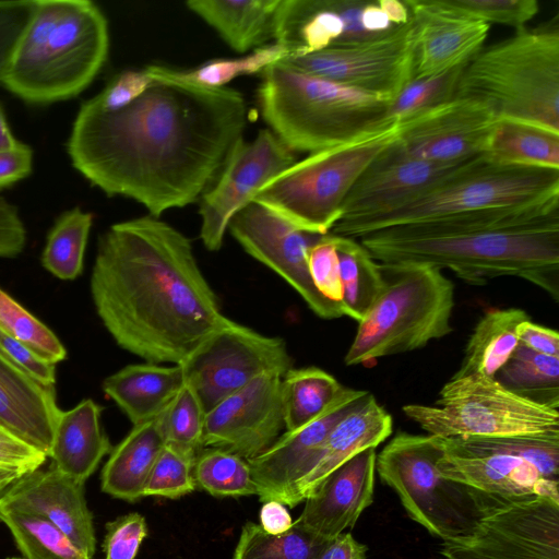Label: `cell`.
<instances>
[{
    "mask_svg": "<svg viewBox=\"0 0 559 559\" xmlns=\"http://www.w3.org/2000/svg\"><path fill=\"white\" fill-rule=\"evenodd\" d=\"M246 121V100L236 90L154 79L122 109L83 103L67 148L72 166L93 186L159 217L201 199Z\"/></svg>",
    "mask_w": 559,
    "mask_h": 559,
    "instance_id": "6da1fadb",
    "label": "cell"
},
{
    "mask_svg": "<svg viewBox=\"0 0 559 559\" xmlns=\"http://www.w3.org/2000/svg\"><path fill=\"white\" fill-rule=\"evenodd\" d=\"M91 295L117 345L148 364H180L226 319L191 240L152 215L99 237Z\"/></svg>",
    "mask_w": 559,
    "mask_h": 559,
    "instance_id": "7a4b0ae2",
    "label": "cell"
},
{
    "mask_svg": "<svg viewBox=\"0 0 559 559\" xmlns=\"http://www.w3.org/2000/svg\"><path fill=\"white\" fill-rule=\"evenodd\" d=\"M432 235L396 239L373 231L359 239L380 263H426L448 269L471 285L520 277L559 301V206L466 212L437 221Z\"/></svg>",
    "mask_w": 559,
    "mask_h": 559,
    "instance_id": "3957f363",
    "label": "cell"
},
{
    "mask_svg": "<svg viewBox=\"0 0 559 559\" xmlns=\"http://www.w3.org/2000/svg\"><path fill=\"white\" fill-rule=\"evenodd\" d=\"M108 22L90 0H35L1 84L31 104H50L84 91L104 66Z\"/></svg>",
    "mask_w": 559,
    "mask_h": 559,
    "instance_id": "277c9868",
    "label": "cell"
},
{
    "mask_svg": "<svg viewBox=\"0 0 559 559\" xmlns=\"http://www.w3.org/2000/svg\"><path fill=\"white\" fill-rule=\"evenodd\" d=\"M261 78V115L294 153L329 150L392 126L385 123L390 100L306 73L284 60L264 69Z\"/></svg>",
    "mask_w": 559,
    "mask_h": 559,
    "instance_id": "5b68a950",
    "label": "cell"
},
{
    "mask_svg": "<svg viewBox=\"0 0 559 559\" xmlns=\"http://www.w3.org/2000/svg\"><path fill=\"white\" fill-rule=\"evenodd\" d=\"M455 96L485 104L498 119L559 132L558 16L478 50L463 66Z\"/></svg>",
    "mask_w": 559,
    "mask_h": 559,
    "instance_id": "8992f818",
    "label": "cell"
},
{
    "mask_svg": "<svg viewBox=\"0 0 559 559\" xmlns=\"http://www.w3.org/2000/svg\"><path fill=\"white\" fill-rule=\"evenodd\" d=\"M384 287L360 321L346 352V366L405 354L449 335L454 285L426 263H380Z\"/></svg>",
    "mask_w": 559,
    "mask_h": 559,
    "instance_id": "52a82bcc",
    "label": "cell"
},
{
    "mask_svg": "<svg viewBox=\"0 0 559 559\" xmlns=\"http://www.w3.org/2000/svg\"><path fill=\"white\" fill-rule=\"evenodd\" d=\"M559 200V169L497 163L485 155L455 167L435 187L388 214L338 222L331 234L350 238L391 226L495 207Z\"/></svg>",
    "mask_w": 559,
    "mask_h": 559,
    "instance_id": "ba28073f",
    "label": "cell"
},
{
    "mask_svg": "<svg viewBox=\"0 0 559 559\" xmlns=\"http://www.w3.org/2000/svg\"><path fill=\"white\" fill-rule=\"evenodd\" d=\"M439 438L397 432L376 457L383 483L409 516L443 542L468 535L496 507L511 501L444 477L437 467Z\"/></svg>",
    "mask_w": 559,
    "mask_h": 559,
    "instance_id": "9c48e42d",
    "label": "cell"
},
{
    "mask_svg": "<svg viewBox=\"0 0 559 559\" xmlns=\"http://www.w3.org/2000/svg\"><path fill=\"white\" fill-rule=\"evenodd\" d=\"M399 123L353 142L309 154L267 181L252 198L306 231L326 235L369 163L399 133Z\"/></svg>",
    "mask_w": 559,
    "mask_h": 559,
    "instance_id": "30bf717a",
    "label": "cell"
},
{
    "mask_svg": "<svg viewBox=\"0 0 559 559\" xmlns=\"http://www.w3.org/2000/svg\"><path fill=\"white\" fill-rule=\"evenodd\" d=\"M402 411L441 438L559 435L558 407L519 395L481 374L450 379L435 405L406 404Z\"/></svg>",
    "mask_w": 559,
    "mask_h": 559,
    "instance_id": "8fae6325",
    "label": "cell"
},
{
    "mask_svg": "<svg viewBox=\"0 0 559 559\" xmlns=\"http://www.w3.org/2000/svg\"><path fill=\"white\" fill-rule=\"evenodd\" d=\"M439 438V472L488 495L559 501V435Z\"/></svg>",
    "mask_w": 559,
    "mask_h": 559,
    "instance_id": "7c38bea8",
    "label": "cell"
},
{
    "mask_svg": "<svg viewBox=\"0 0 559 559\" xmlns=\"http://www.w3.org/2000/svg\"><path fill=\"white\" fill-rule=\"evenodd\" d=\"M185 383L205 413L261 374L283 378L294 359L281 337L260 334L228 318L180 364Z\"/></svg>",
    "mask_w": 559,
    "mask_h": 559,
    "instance_id": "4fadbf2b",
    "label": "cell"
},
{
    "mask_svg": "<svg viewBox=\"0 0 559 559\" xmlns=\"http://www.w3.org/2000/svg\"><path fill=\"white\" fill-rule=\"evenodd\" d=\"M441 559H559V501L532 496L489 511L466 536L443 542Z\"/></svg>",
    "mask_w": 559,
    "mask_h": 559,
    "instance_id": "5bb4252c",
    "label": "cell"
},
{
    "mask_svg": "<svg viewBox=\"0 0 559 559\" xmlns=\"http://www.w3.org/2000/svg\"><path fill=\"white\" fill-rule=\"evenodd\" d=\"M316 76L391 103L413 80L414 34L409 21L377 37L284 59Z\"/></svg>",
    "mask_w": 559,
    "mask_h": 559,
    "instance_id": "9a60e30c",
    "label": "cell"
},
{
    "mask_svg": "<svg viewBox=\"0 0 559 559\" xmlns=\"http://www.w3.org/2000/svg\"><path fill=\"white\" fill-rule=\"evenodd\" d=\"M228 229L248 254L285 280L316 316L324 320L345 316L341 304L320 294L310 276L308 253L323 235L300 229L254 201L233 216Z\"/></svg>",
    "mask_w": 559,
    "mask_h": 559,
    "instance_id": "2e32d148",
    "label": "cell"
},
{
    "mask_svg": "<svg viewBox=\"0 0 559 559\" xmlns=\"http://www.w3.org/2000/svg\"><path fill=\"white\" fill-rule=\"evenodd\" d=\"M297 162L270 129L259 131L254 140L240 136L230 148L215 183L201 197L200 238L210 251L221 249L233 216L249 203L272 178Z\"/></svg>",
    "mask_w": 559,
    "mask_h": 559,
    "instance_id": "e0dca14e",
    "label": "cell"
},
{
    "mask_svg": "<svg viewBox=\"0 0 559 559\" xmlns=\"http://www.w3.org/2000/svg\"><path fill=\"white\" fill-rule=\"evenodd\" d=\"M368 394L365 390L343 386L319 416L299 428L286 430L267 450L248 460L260 500L290 506L297 484L317 464L332 429Z\"/></svg>",
    "mask_w": 559,
    "mask_h": 559,
    "instance_id": "ac0fdd59",
    "label": "cell"
},
{
    "mask_svg": "<svg viewBox=\"0 0 559 559\" xmlns=\"http://www.w3.org/2000/svg\"><path fill=\"white\" fill-rule=\"evenodd\" d=\"M282 378L264 373L205 414L203 447L250 460L267 450L285 428Z\"/></svg>",
    "mask_w": 559,
    "mask_h": 559,
    "instance_id": "d6986e66",
    "label": "cell"
},
{
    "mask_svg": "<svg viewBox=\"0 0 559 559\" xmlns=\"http://www.w3.org/2000/svg\"><path fill=\"white\" fill-rule=\"evenodd\" d=\"M497 121L485 104L455 96L399 122L396 140L417 158L457 165L485 153Z\"/></svg>",
    "mask_w": 559,
    "mask_h": 559,
    "instance_id": "ffe728a7",
    "label": "cell"
},
{
    "mask_svg": "<svg viewBox=\"0 0 559 559\" xmlns=\"http://www.w3.org/2000/svg\"><path fill=\"white\" fill-rule=\"evenodd\" d=\"M396 138L356 179L344 200L338 222L372 218L401 209L461 165L435 164L417 158L408 154Z\"/></svg>",
    "mask_w": 559,
    "mask_h": 559,
    "instance_id": "44dd1931",
    "label": "cell"
},
{
    "mask_svg": "<svg viewBox=\"0 0 559 559\" xmlns=\"http://www.w3.org/2000/svg\"><path fill=\"white\" fill-rule=\"evenodd\" d=\"M413 24V80L464 66L488 36L490 25L448 7L443 0H405Z\"/></svg>",
    "mask_w": 559,
    "mask_h": 559,
    "instance_id": "7402d4cb",
    "label": "cell"
},
{
    "mask_svg": "<svg viewBox=\"0 0 559 559\" xmlns=\"http://www.w3.org/2000/svg\"><path fill=\"white\" fill-rule=\"evenodd\" d=\"M0 508L40 516L93 558L96 537L93 516L84 495V484L61 473L53 465L26 474Z\"/></svg>",
    "mask_w": 559,
    "mask_h": 559,
    "instance_id": "603a6c76",
    "label": "cell"
},
{
    "mask_svg": "<svg viewBox=\"0 0 559 559\" xmlns=\"http://www.w3.org/2000/svg\"><path fill=\"white\" fill-rule=\"evenodd\" d=\"M376 457L369 448L335 468L305 499L297 520L324 539L353 527L373 499Z\"/></svg>",
    "mask_w": 559,
    "mask_h": 559,
    "instance_id": "cb8c5ba5",
    "label": "cell"
},
{
    "mask_svg": "<svg viewBox=\"0 0 559 559\" xmlns=\"http://www.w3.org/2000/svg\"><path fill=\"white\" fill-rule=\"evenodd\" d=\"M61 412L53 388L34 380L0 349V429L48 457Z\"/></svg>",
    "mask_w": 559,
    "mask_h": 559,
    "instance_id": "d4e9b609",
    "label": "cell"
},
{
    "mask_svg": "<svg viewBox=\"0 0 559 559\" xmlns=\"http://www.w3.org/2000/svg\"><path fill=\"white\" fill-rule=\"evenodd\" d=\"M390 413L369 393L330 432L314 467L297 484L289 507L304 501L335 468L356 454L377 448L391 433Z\"/></svg>",
    "mask_w": 559,
    "mask_h": 559,
    "instance_id": "484cf974",
    "label": "cell"
},
{
    "mask_svg": "<svg viewBox=\"0 0 559 559\" xmlns=\"http://www.w3.org/2000/svg\"><path fill=\"white\" fill-rule=\"evenodd\" d=\"M102 406L91 399L61 412L52 436V465L69 477L85 483L111 444L100 425Z\"/></svg>",
    "mask_w": 559,
    "mask_h": 559,
    "instance_id": "4316f807",
    "label": "cell"
},
{
    "mask_svg": "<svg viewBox=\"0 0 559 559\" xmlns=\"http://www.w3.org/2000/svg\"><path fill=\"white\" fill-rule=\"evenodd\" d=\"M185 385L179 365H129L107 377L104 393L126 414L133 426L156 418Z\"/></svg>",
    "mask_w": 559,
    "mask_h": 559,
    "instance_id": "83f0119b",
    "label": "cell"
},
{
    "mask_svg": "<svg viewBox=\"0 0 559 559\" xmlns=\"http://www.w3.org/2000/svg\"><path fill=\"white\" fill-rule=\"evenodd\" d=\"M280 3L281 0H189L186 5L230 48L245 53L274 39Z\"/></svg>",
    "mask_w": 559,
    "mask_h": 559,
    "instance_id": "f1b7e54d",
    "label": "cell"
},
{
    "mask_svg": "<svg viewBox=\"0 0 559 559\" xmlns=\"http://www.w3.org/2000/svg\"><path fill=\"white\" fill-rule=\"evenodd\" d=\"M165 447L158 417L133 426L110 452L102 472V490L115 498L135 501Z\"/></svg>",
    "mask_w": 559,
    "mask_h": 559,
    "instance_id": "f546056e",
    "label": "cell"
},
{
    "mask_svg": "<svg viewBox=\"0 0 559 559\" xmlns=\"http://www.w3.org/2000/svg\"><path fill=\"white\" fill-rule=\"evenodd\" d=\"M526 320H531L528 314L520 308L487 310L475 325L461 366L451 379L471 374L495 378L519 345L516 330Z\"/></svg>",
    "mask_w": 559,
    "mask_h": 559,
    "instance_id": "4dcf8cb0",
    "label": "cell"
},
{
    "mask_svg": "<svg viewBox=\"0 0 559 559\" xmlns=\"http://www.w3.org/2000/svg\"><path fill=\"white\" fill-rule=\"evenodd\" d=\"M502 164L559 169V132L511 119H498L483 154Z\"/></svg>",
    "mask_w": 559,
    "mask_h": 559,
    "instance_id": "1f68e13d",
    "label": "cell"
},
{
    "mask_svg": "<svg viewBox=\"0 0 559 559\" xmlns=\"http://www.w3.org/2000/svg\"><path fill=\"white\" fill-rule=\"evenodd\" d=\"M333 236L342 283L341 306L345 316L358 322L384 287L381 266L356 238Z\"/></svg>",
    "mask_w": 559,
    "mask_h": 559,
    "instance_id": "d6a6232c",
    "label": "cell"
},
{
    "mask_svg": "<svg viewBox=\"0 0 559 559\" xmlns=\"http://www.w3.org/2000/svg\"><path fill=\"white\" fill-rule=\"evenodd\" d=\"M288 56V50L275 41L253 49L252 52L240 58L214 59L194 69L178 70L157 64L147 66L145 69L153 79L176 81L205 88H222L241 75L261 73L269 66Z\"/></svg>",
    "mask_w": 559,
    "mask_h": 559,
    "instance_id": "836d02e7",
    "label": "cell"
},
{
    "mask_svg": "<svg viewBox=\"0 0 559 559\" xmlns=\"http://www.w3.org/2000/svg\"><path fill=\"white\" fill-rule=\"evenodd\" d=\"M282 403L286 430H294L319 416L343 385L318 367L292 368L282 378Z\"/></svg>",
    "mask_w": 559,
    "mask_h": 559,
    "instance_id": "e575fe53",
    "label": "cell"
},
{
    "mask_svg": "<svg viewBox=\"0 0 559 559\" xmlns=\"http://www.w3.org/2000/svg\"><path fill=\"white\" fill-rule=\"evenodd\" d=\"M495 379L532 401L559 407V357L537 354L519 343Z\"/></svg>",
    "mask_w": 559,
    "mask_h": 559,
    "instance_id": "d590c367",
    "label": "cell"
},
{
    "mask_svg": "<svg viewBox=\"0 0 559 559\" xmlns=\"http://www.w3.org/2000/svg\"><path fill=\"white\" fill-rule=\"evenodd\" d=\"M329 540L308 528L298 520L277 535L269 534L253 522H247L240 532L234 559H320Z\"/></svg>",
    "mask_w": 559,
    "mask_h": 559,
    "instance_id": "8d00e7d4",
    "label": "cell"
},
{
    "mask_svg": "<svg viewBox=\"0 0 559 559\" xmlns=\"http://www.w3.org/2000/svg\"><path fill=\"white\" fill-rule=\"evenodd\" d=\"M93 214L81 207L63 212L48 233L41 253L43 266L60 280H74L83 270L84 252Z\"/></svg>",
    "mask_w": 559,
    "mask_h": 559,
    "instance_id": "74e56055",
    "label": "cell"
},
{
    "mask_svg": "<svg viewBox=\"0 0 559 559\" xmlns=\"http://www.w3.org/2000/svg\"><path fill=\"white\" fill-rule=\"evenodd\" d=\"M0 521L11 531L24 559H93L40 516L0 508Z\"/></svg>",
    "mask_w": 559,
    "mask_h": 559,
    "instance_id": "f35d334b",
    "label": "cell"
},
{
    "mask_svg": "<svg viewBox=\"0 0 559 559\" xmlns=\"http://www.w3.org/2000/svg\"><path fill=\"white\" fill-rule=\"evenodd\" d=\"M193 476L195 484L212 496L257 495L247 460L226 450L203 449L195 459Z\"/></svg>",
    "mask_w": 559,
    "mask_h": 559,
    "instance_id": "ab89813d",
    "label": "cell"
},
{
    "mask_svg": "<svg viewBox=\"0 0 559 559\" xmlns=\"http://www.w3.org/2000/svg\"><path fill=\"white\" fill-rule=\"evenodd\" d=\"M205 414L194 391L185 383L178 394L157 416L165 445L197 459L204 448Z\"/></svg>",
    "mask_w": 559,
    "mask_h": 559,
    "instance_id": "60d3db41",
    "label": "cell"
},
{
    "mask_svg": "<svg viewBox=\"0 0 559 559\" xmlns=\"http://www.w3.org/2000/svg\"><path fill=\"white\" fill-rule=\"evenodd\" d=\"M0 331L23 343L43 359L56 365L67 350L56 334L0 288Z\"/></svg>",
    "mask_w": 559,
    "mask_h": 559,
    "instance_id": "b9f144b4",
    "label": "cell"
},
{
    "mask_svg": "<svg viewBox=\"0 0 559 559\" xmlns=\"http://www.w3.org/2000/svg\"><path fill=\"white\" fill-rule=\"evenodd\" d=\"M463 66L424 79L412 80L391 103L385 123L394 124L455 97Z\"/></svg>",
    "mask_w": 559,
    "mask_h": 559,
    "instance_id": "7bdbcfd3",
    "label": "cell"
},
{
    "mask_svg": "<svg viewBox=\"0 0 559 559\" xmlns=\"http://www.w3.org/2000/svg\"><path fill=\"white\" fill-rule=\"evenodd\" d=\"M195 459L164 447L143 488V497L179 498L195 489Z\"/></svg>",
    "mask_w": 559,
    "mask_h": 559,
    "instance_id": "ee69618b",
    "label": "cell"
},
{
    "mask_svg": "<svg viewBox=\"0 0 559 559\" xmlns=\"http://www.w3.org/2000/svg\"><path fill=\"white\" fill-rule=\"evenodd\" d=\"M453 10L490 25L499 23L520 29L539 11L537 0H443Z\"/></svg>",
    "mask_w": 559,
    "mask_h": 559,
    "instance_id": "f6af8a7d",
    "label": "cell"
},
{
    "mask_svg": "<svg viewBox=\"0 0 559 559\" xmlns=\"http://www.w3.org/2000/svg\"><path fill=\"white\" fill-rule=\"evenodd\" d=\"M308 266L311 280L320 294L341 304L342 283L334 236L323 235L309 250Z\"/></svg>",
    "mask_w": 559,
    "mask_h": 559,
    "instance_id": "bcb514c9",
    "label": "cell"
},
{
    "mask_svg": "<svg viewBox=\"0 0 559 559\" xmlns=\"http://www.w3.org/2000/svg\"><path fill=\"white\" fill-rule=\"evenodd\" d=\"M147 535L143 515L132 512L107 523L104 538L105 559H135Z\"/></svg>",
    "mask_w": 559,
    "mask_h": 559,
    "instance_id": "7dc6e473",
    "label": "cell"
},
{
    "mask_svg": "<svg viewBox=\"0 0 559 559\" xmlns=\"http://www.w3.org/2000/svg\"><path fill=\"white\" fill-rule=\"evenodd\" d=\"M153 82L154 79L146 69L126 70L87 102L103 111L119 110L140 97Z\"/></svg>",
    "mask_w": 559,
    "mask_h": 559,
    "instance_id": "c3c4849f",
    "label": "cell"
},
{
    "mask_svg": "<svg viewBox=\"0 0 559 559\" xmlns=\"http://www.w3.org/2000/svg\"><path fill=\"white\" fill-rule=\"evenodd\" d=\"M35 0L0 1V84L32 16Z\"/></svg>",
    "mask_w": 559,
    "mask_h": 559,
    "instance_id": "681fc988",
    "label": "cell"
},
{
    "mask_svg": "<svg viewBox=\"0 0 559 559\" xmlns=\"http://www.w3.org/2000/svg\"><path fill=\"white\" fill-rule=\"evenodd\" d=\"M0 349L13 364L34 380L45 386L53 388L56 382V367L53 364L43 359L28 346L5 335L1 331Z\"/></svg>",
    "mask_w": 559,
    "mask_h": 559,
    "instance_id": "f907efd6",
    "label": "cell"
},
{
    "mask_svg": "<svg viewBox=\"0 0 559 559\" xmlns=\"http://www.w3.org/2000/svg\"><path fill=\"white\" fill-rule=\"evenodd\" d=\"M26 245V229L14 204L0 197V258L19 255Z\"/></svg>",
    "mask_w": 559,
    "mask_h": 559,
    "instance_id": "816d5d0a",
    "label": "cell"
},
{
    "mask_svg": "<svg viewBox=\"0 0 559 559\" xmlns=\"http://www.w3.org/2000/svg\"><path fill=\"white\" fill-rule=\"evenodd\" d=\"M47 456L0 429V467L31 473L40 468Z\"/></svg>",
    "mask_w": 559,
    "mask_h": 559,
    "instance_id": "f5cc1de1",
    "label": "cell"
},
{
    "mask_svg": "<svg viewBox=\"0 0 559 559\" xmlns=\"http://www.w3.org/2000/svg\"><path fill=\"white\" fill-rule=\"evenodd\" d=\"M33 168L32 148L20 143L19 145L0 151V190L26 178Z\"/></svg>",
    "mask_w": 559,
    "mask_h": 559,
    "instance_id": "db71d44e",
    "label": "cell"
},
{
    "mask_svg": "<svg viewBox=\"0 0 559 559\" xmlns=\"http://www.w3.org/2000/svg\"><path fill=\"white\" fill-rule=\"evenodd\" d=\"M516 334L519 343L526 348L537 354L559 357V334L556 330L526 320L518 326Z\"/></svg>",
    "mask_w": 559,
    "mask_h": 559,
    "instance_id": "11a10c76",
    "label": "cell"
},
{
    "mask_svg": "<svg viewBox=\"0 0 559 559\" xmlns=\"http://www.w3.org/2000/svg\"><path fill=\"white\" fill-rule=\"evenodd\" d=\"M320 559H367V546L357 542L350 533H341L329 540Z\"/></svg>",
    "mask_w": 559,
    "mask_h": 559,
    "instance_id": "9f6ffc18",
    "label": "cell"
},
{
    "mask_svg": "<svg viewBox=\"0 0 559 559\" xmlns=\"http://www.w3.org/2000/svg\"><path fill=\"white\" fill-rule=\"evenodd\" d=\"M292 516L284 503L276 500L263 502L260 510V526L269 534L277 535L293 526Z\"/></svg>",
    "mask_w": 559,
    "mask_h": 559,
    "instance_id": "6f0895ef",
    "label": "cell"
},
{
    "mask_svg": "<svg viewBox=\"0 0 559 559\" xmlns=\"http://www.w3.org/2000/svg\"><path fill=\"white\" fill-rule=\"evenodd\" d=\"M378 3L393 25H404L409 21L411 12L405 1L378 0Z\"/></svg>",
    "mask_w": 559,
    "mask_h": 559,
    "instance_id": "680465c9",
    "label": "cell"
},
{
    "mask_svg": "<svg viewBox=\"0 0 559 559\" xmlns=\"http://www.w3.org/2000/svg\"><path fill=\"white\" fill-rule=\"evenodd\" d=\"M26 474L28 473L0 467V506Z\"/></svg>",
    "mask_w": 559,
    "mask_h": 559,
    "instance_id": "91938a15",
    "label": "cell"
},
{
    "mask_svg": "<svg viewBox=\"0 0 559 559\" xmlns=\"http://www.w3.org/2000/svg\"><path fill=\"white\" fill-rule=\"evenodd\" d=\"M21 142L13 135L0 105V151L14 147Z\"/></svg>",
    "mask_w": 559,
    "mask_h": 559,
    "instance_id": "94428289",
    "label": "cell"
},
{
    "mask_svg": "<svg viewBox=\"0 0 559 559\" xmlns=\"http://www.w3.org/2000/svg\"><path fill=\"white\" fill-rule=\"evenodd\" d=\"M7 559H22V558L12 557V558H7Z\"/></svg>",
    "mask_w": 559,
    "mask_h": 559,
    "instance_id": "6125c7cd",
    "label": "cell"
}]
</instances>
